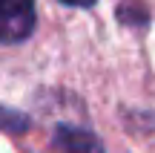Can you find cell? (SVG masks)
I'll list each match as a JSON object with an SVG mask.
<instances>
[{
    "instance_id": "obj_1",
    "label": "cell",
    "mask_w": 155,
    "mask_h": 153,
    "mask_svg": "<svg viewBox=\"0 0 155 153\" xmlns=\"http://www.w3.org/2000/svg\"><path fill=\"white\" fill-rule=\"evenodd\" d=\"M35 0H0V43H23L35 32Z\"/></svg>"
},
{
    "instance_id": "obj_2",
    "label": "cell",
    "mask_w": 155,
    "mask_h": 153,
    "mask_svg": "<svg viewBox=\"0 0 155 153\" xmlns=\"http://www.w3.org/2000/svg\"><path fill=\"white\" fill-rule=\"evenodd\" d=\"M52 142H55L58 153H106L104 142L92 130L78 127V124H58Z\"/></svg>"
},
{
    "instance_id": "obj_3",
    "label": "cell",
    "mask_w": 155,
    "mask_h": 153,
    "mask_svg": "<svg viewBox=\"0 0 155 153\" xmlns=\"http://www.w3.org/2000/svg\"><path fill=\"white\" fill-rule=\"evenodd\" d=\"M29 127V116L26 113H17V110H9L0 104V130H9V133H23Z\"/></svg>"
},
{
    "instance_id": "obj_4",
    "label": "cell",
    "mask_w": 155,
    "mask_h": 153,
    "mask_svg": "<svg viewBox=\"0 0 155 153\" xmlns=\"http://www.w3.org/2000/svg\"><path fill=\"white\" fill-rule=\"evenodd\" d=\"M63 6H78V9H89V6H95L98 0H61Z\"/></svg>"
}]
</instances>
